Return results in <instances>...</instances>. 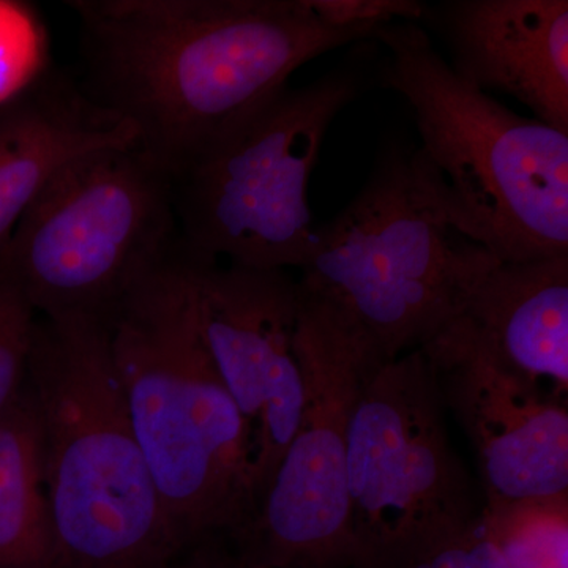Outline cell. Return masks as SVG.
Listing matches in <instances>:
<instances>
[{
    "mask_svg": "<svg viewBox=\"0 0 568 568\" xmlns=\"http://www.w3.org/2000/svg\"><path fill=\"white\" fill-rule=\"evenodd\" d=\"M170 568H256L250 566L226 534H209L192 541L175 556Z\"/></svg>",
    "mask_w": 568,
    "mask_h": 568,
    "instance_id": "obj_21",
    "label": "cell"
},
{
    "mask_svg": "<svg viewBox=\"0 0 568 568\" xmlns=\"http://www.w3.org/2000/svg\"><path fill=\"white\" fill-rule=\"evenodd\" d=\"M372 568H508L484 521L402 552Z\"/></svg>",
    "mask_w": 568,
    "mask_h": 568,
    "instance_id": "obj_18",
    "label": "cell"
},
{
    "mask_svg": "<svg viewBox=\"0 0 568 568\" xmlns=\"http://www.w3.org/2000/svg\"><path fill=\"white\" fill-rule=\"evenodd\" d=\"M420 349L476 448L488 507L568 495L566 399L495 364L454 324Z\"/></svg>",
    "mask_w": 568,
    "mask_h": 568,
    "instance_id": "obj_11",
    "label": "cell"
},
{
    "mask_svg": "<svg viewBox=\"0 0 568 568\" xmlns=\"http://www.w3.org/2000/svg\"><path fill=\"white\" fill-rule=\"evenodd\" d=\"M26 379L55 568H170L182 545L134 435L108 320L37 316Z\"/></svg>",
    "mask_w": 568,
    "mask_h": 568,
    "instance_id": "obj_3",
    "label": "cell"
},
{
    "mask_svg": "<svg viewBox=\"0 0 568 568\" xmlns=\"http://www.w3.org/2000/svg\"><path fill=\"white\" fill-rule=\"evenodd\" d=\"M0 568H55L39 410L28 379L0 417Z\"/></svg>",
    "mask_w": 568,
    "mask_h": 568,
    "instance_id": "obj_15",
    "label": "cell"
},
{
    "mask_svg": "<svg viewBox=\"0 0 568 568\" xmlns=\"http://www.w3.org/2000/svg\"><path fill=\"white\" fill-rule=\"evenodd\" d=\"M454 325L495 364L566 399L568 254L497 261Z\"/></svg>",
    "mask_w": 568,
    "mask_h": 568,
    "instance_id": "obj_14",
    "label": "cell"
},
{
    "mask_svg": "<svg viewBox=\"0 0 568 568\" xmlns=\"http://www.w3.org/2000/svg\"><path fill=\"white\" fill-rule=\"evenodd\" d=\"M47 31L32 7L0 0V106L50 69Z\"/></svg>",
    "mask_w": 568,
    "mask_h": 568,
    "instance_id": "obj_17",
    "label": "cell"
},
{
    "mask_svg": "<svg viewBox=\"0 0 568 568\" xmlns=\"http://www.w3.org/2000/svg\"><path fill=\"white\" fill-rule=\"evenodd\" d=\"M481 521L508 568H568V495L485 506Z\"/></svg>",
    "mask_w": 568,
    "mask_h": 568,
    "instance_id": "obj_16",
    "label": "cell"
},
{
    "mask_svg": "<svg viewBox=\"0 0 568 568\" xmlns=\"http://www.w3.org/2000/svg\"><path fill=\"white\" fill-rule=\"evenodd\" d=\"M497 261L452 230L398 152L316 227L297 283L349 320L387 364L454 324Z\"/></svg>",
    "mask_w": 568,
    "mask_h": 568,
    "instance_id": "obj_5",
    "label": "cell"
},
{
    "mask_svg": "<svg viewBox=\"0 0 568 568\" xmlns=\"http://www.w3.org/2000/svg\"><path fill=\"white\" fill-rule=\"evenodd\" d=\"M181 244L174 179L136 144L71 163L0 252V282L40 317L110 320Z\"/></svg>",
    "mask_w": 568,
    "mask_h": 568,
    "instance_id": "obj_6",
    "label": "cell"
},
{
    "mask_svg": "<svg viewBox=\"0 0 568 568\" xmlns=\"http://www.w3.org/2000/svg\"><path fill=\"white\" fill-rule=\"evenodd\" d=\"M85 92L186 173L317 55L381 28H331L306 0H70Z\"/></svg>",
    "mask_w": 568,
    "mask_h": 568,
    "instance_id": "obj_1",
    "label": "cell"
},
{
    "mask_svg": "<svg viewBox=\"0 0 568 568\" xmlns=\"http://www.w3.org/2000/svg\"><path fill=\"white\" fill-rule=\"evenodd\" d=\"M317 20L331 28H383L392 22H417L426 7L416 0H306Z\"/></svg>",
    "mask_w": 568,
    "mask_h": 568,
    "instance_id": "obj_20",
    "label": "cell"
},
{
    "mask_svg": "<svg viewBox=\"0 0 568 568\" xmlns=\"http://www.w3.org/2000/svg\"><path fill=\"white\" fill-rule=\"evenodd\" d=\"M130 144H136L132 126L52 65L0 106V252L26 212L71 163Z\"/></svg>",
    "mask_w": 568,
    "mask_h": 568,
    "instance_id": "obj_13",
    "label": "cell"
},
{
    "mask_svg": "<svg viewBox=\"0 0 568 568\" xmlns=\"http://www.w3.org/2000/svg\"><path fill=\"white\" fill-rule=\"evenodd\" d=\"M444 409L422 349L377 366L366 379L347 432L351 568L379 566L480 518Z\"/></svg>",
    "mask_w": 568,
    "mask_h": 568,
    "instance_id": "obj_9",
    "label": "cell"
},
{
    "mask_svg": "<svg viewBox=\"0 0 568 568\" xmlns=\"http://www.w3.org/2000/svg\"><path fill=\"white\" fill-rule=\"evenodd\" d=\"M37 315L0 282V417L24 387Z\"/></svg>",
    "mask_w": 568,
    "mask_h": 568,
    "instance_id": "obj_19",
    "label": "cell"
},
{
    "mask_svg": "<svg viewBox=\"0 0 568 568\" xmlns=\"http://www.w3.org/2000/svg\"><path fill=\"white\" fill-rule=\"evenodd\" d=\"M108 327L134 435L179 544L233 536L254 510V435L201 335L196 256L182 239Z\"/></svg>",
    "mask_w": 568,
    "mask_h": 568,
    "instance_id": "obj_2",
    "label": "cell"
},
{
    "mask_svg": "<svg viewBox=\"0 0 568 568\" xmlns=\"http://www.w3.org/2000/svg\"><path fill=\"white\" fill-rule=\"evenodd\" d=\"M298 304L297 280L286 271L196 256L197 325L224 386L253 429L254 508L301 420Z\"/></svg>",
    "mask_w": 568,
    "mask_h": 568,
    "instance_id": "obj_10",
    "label": "cell"
},
{
    "mask_svg": "<svg viewBox=\"0 0 568 568\" xmlns=\"http://www.w3.org/2000/svg\"><path fill=\"white\" fill-rule=\"evenodd\" d=\"M416 115L418 182L452 230L503 263L568 254V134L463 81L417 22L376 32Z\"/></svg>",
    "mask_w": 568,
    "mask_h": 568,
    "instance_id": "obj_4",
    "label": "cell"
},
{
    "mask_svg": "<svg viewBox=\"0 0 568 568\" xmlns=\"http://www.w3.org/2000/svg\"><path fill=\"white\" fill-rule=\"evenodd\" d=\"M334 70L272 97L201 162L174 179L179 233L203 260L301 268L315 245L310 181L328 126L361 89Z\"/></svg>",
    "mask_w": 568,
    "mask_h": 568,
    "instance_id": "obj_7",
    "label": "cell"
},
{
    "mask_svg": "<svg viewBox=\"0 0 568 568\" xmlns=\"http://www.w3.org/2000/svg\"><path fill=\"white\" fill-rule=\"evenodd\" d=\"M439 24L463 81L514 97L568 134L567 0H452Z\"/></svg>",
    "mask_w": 568,
    "mask_h": 568,
    "instance_id": "obj_12",
    "label": "cell"
},
{
    "mask_svg": "<svg viewBox=\"0 0 568 568\" xmlns=\"http://www.w3.org/2000/svg\"><path fill=\"white\" fill-rule=\"evenodd\" d=\"M298 293L301 420L252 517L227 538L256 568H351L347 432L366 379L384 362L334 306Z\"/></svg>",
    "mask_w": 568,
    "mask_h": 568,
    "instance_id": "obj_8",
    "label": "cell"
}]
</instances>
